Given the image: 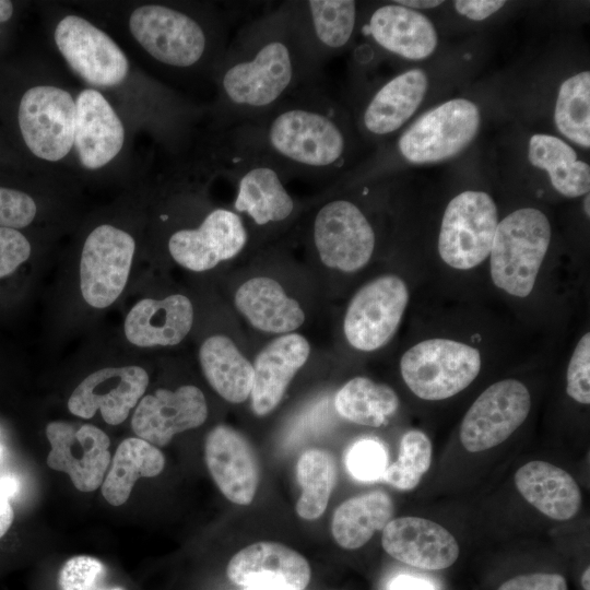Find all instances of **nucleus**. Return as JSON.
I'll list each match as a JSON object with an SVG mask.
<instances>
[{"instance_id": "nucleus-1", "label": "nucleus", "mask_w": 590, "mask_h": 590, "mask_svg": "<svg viewBox=\"0 0 590 590\" xmlns=\"http://www.w3.org/2000/svg\"><path fill=\"white\" fill-rule=\"evenodd\" d=\"M321 69L286 1L263 12L236 32L212 74L215 132L268 114L299 88L320 82Z\"/></svg>"}, {"instance_id": "nucleus-2", "label": "nucleus", "mask_w": 590, "mask_h": 590, "mask_svg": "<svg viewBox=\"0 0 590 590\" xmlns=\"http://www.w3.org/2000/svg\"><path fill=\"white\" fill-rule=\"evenodd\" d=\"M227 131L268 155L286 179L334 174L345 164L350 149L340 108L321 81L299 88L260 118Z\"/></svg>"}, {"instance_id": "nucleus-3", "label": "nucleus", "mask_w": 590, "mask_h": 590, "mask_svg": "<svg viewBox=\"0 0 590 590\" xmlns=\"http://www.w3.org/2000/svg\"><path fill=\"white\" fill-rule=\"evenodd\" d=\"M128 24L149 56L178 70L206 67L213 74L228 45L227 22L217 12L201 16L173 5L151 3L135 8Z\"/></svg>"}, {"instance_id": "nucleus-4", "label": "nucleus", "mask_w": 590, "mask_h": 590, "mask_svg": "<svg viewBox=\"0 0 590 590\" xmlns=\"http://www.w3.org/2000/svg\"><path fill=\"white\" fill-rule=\"evenodd\" d=\"M211 166L236 190L233 211L258 227L288 221L296 211L286 178L262 151L229 131L216 132ZM243 220V219H241Z\"/></svg>"}, {"instance_id": "nucleus-5", "label": "nucleus", "mask_w": 590, "mask_h": 590, "mask_svg": "<svg viewBox=\"0 0 590 590\" xmlns=\"http://www.w3.org/2000/svg\"><path fill=\"white\" fill-rule=\"evenodd\" d=\"M550 243L551 224L540 210L522 208L507 215L497 225L489 252L494 284L512 296L527 297Z\"/></svg>"}, {"instance_id": "nucleus-6", "label": "nucleus", "mask_w": 590, "mask_h": 590, "mask_svg": "<svg viewBox=\"0 0 590 590\" xmlns=\"http://www.w3.org/2000/svg\"><path fill=\"white\" fill-rule=\"evenodd\" d=\"M400 370L409 389L423 400L448 399L465 389L481 370L479 350L450 339H428L409 349Z\"/></svg>"}, {"instance_id": "nucleus-7", "label": "nucleus", "mask_w": 590, "mask_h": 590, "mask_svg": "<svg viewBox=\"0 0 590 590\" xmlns=\"http://www.w3.org/2000/svg\"><path fill=\"white\" fill-rule=\"evenodd\" d=\"M497 225V206L489 194L475 190L459 193L444 212L440 258L458 270L475 268L489 256Z\"/></svg>"}, {"instance_id": "nucleus-8", "label": "nucleus", "mask_w": 590, "mask_h": 590, "mask_svg": "<svg viewBox=\"0 0 590 590\" xmlns=\"http://www.w3.org/2000/svg\"><path fill=\"white\" fill-rule=\"evenodd\" d=\"M481 125L477 106L455 98L426 111L398 140V151L408 162L425 164L450 158L465 149Z\"/></svg>"}, {"instance_id": "nucleus-9", "label": "nucleus", "mask_w": 590, "mask_h": 590, "mask_svg": "<svg viewBox=\"0 0 590 590\" xmlns=\"http://www.w3.org/2000/svg\"><path fill=\"white\" fill-rule=\"evenodd\" d=\"M17 121L23 141L36 157L64 158L74 145L75 99L55 85H35L21 97Z\"/></svg>"}, {"instance_id": "nucleus-10", "label": "nucleus", "mask_w": 590, "mask_h": 590, "mask_svg": "<svg viewBox=\"0 0 590 590\" xmlns=\"http://www.w3.org/2000/svg\"><path fill=\"white\" fill-rule=\"evenodd\" d=\"M311 237L321 262L343 272L365 267L373 256L376 235L361 208L347 199L322 204L311 224Z\"/></svg>"}, {"instance_id": "nucleus-11", "label": "nucleus", "mask_w": 590, "mask_h": 590, "mask_svg": "<svg viewBox=\"0 0 590 590\" xmlns=\"http://www.w3.org/2000/svg\"><path fill=\"white\" fill-rule=\"evenodd\" d=\"M134 251L133 237L114 225L101 224L88 234L80 259V290L90 306L106 308L120 296Z\"/></svg>"}, {"instance_id": "nucleus-12", "label": "nucleus", "mask_w": 590, "mask_h": 590, "mask_svg": "<svg viewBox=\"0 0 590 590\" xmlns=\"http://www.w3.org/2000/svg\"><path fill=\"white\" fill-rule=\"evenodd\" d=\"M408 303L409 290L397 275H381L366 283L345 312L343 330L347 342L364 352L380 349L396 333Z\"/></svg>"}, {"instance_id": "nucleus-13", "label": "nucleus", "mask_w": 590, "mask_h": 590, "mask_svg": "<svg viewBox=\"0 0 590 590\" xmlns=\"http://www.w3.org/2000/svg\"><path fill=\"white\" fill-rule=\"evenodd\" d=\"M68 66L86 83L98 87L119 85L128 75L129 61L115 40L84 17H62L54 33Z\"/></svg>"}, {"instance_id": "nucleus-14", "label": "nucleus", "mask_w": 590, "mask_h": 590, "mask_svg": "<svg viewBox=\"0 0 590 590\" xmlns=\"http://www.w3.org/2000/svg\"><path fill=\"white\" fill-rule=\"evenodd\" d=\"M531 397L516 379L497 381L470 406L460 426V440L470 452L491 449L505 441L527 418Z\"/></svg>"}, {"instance_id": "nucleus-15", "label": "nucleus", "mask_w": 590, "mask_h": 590, "mask_svg": "<svg viewBox=\"0 0 590 590\" xmlns=\"http://www.w3.org/2000/svg\"><path fill=\"white\" fill-rule=\"evenodd\" d=\"M247 241L248 231L241 217L231 209L216 206L198 226L172 233L167 247L178 264L202 272L236 257Z\"/></svg>"}, {"instance_id": "nucleus-16", "label": "nucleus", "mask_w": 590, "mask_h": 590, "mask_svg": "<svg viewBox=\"0 0 590 590\" xmlns=\"http://www.w3.org/2000/svg\"><path fill=\"white\" fill-rule=\"evenodd\" d=\"M51 449L47 464L67 473L75 488L92 492L98 488L110 462V440L107 434L92 424L54 421L46 427Z\"/></svg>"}, {"instance_id": "nucleus-17", "label": "nucleus", "mask_w": 590, "mask_h": 590, "mask_svg": "<svg viewBox=\"0 0 590 590\" xmlns=\"http://www.w3.org/2000/svg\"><path fill=\"white\" fill-rule=\"evenodd\" d=\"M149 385V375L140 366L105 367L86 376L73 390L69 411L91 418L97 411L109 425L121 424L137 406Z\"/></svg>"}, {"instance_id": "nucleus-18", "label": "nucleus", "mask_w": 590, "mask_h": 590, "mask_svg": "<svg viewBox=\"0 0 590 590\" xmlns=\"http://www.w3.org/2000/svg\"><path fill=\"white\" fill-rule=\"evenodd\" d=\"M208 405L202 391L186 385L172 391L157 389L138 402L131 420L133 433L155 447L166 446L181 432L202 425Z\"/></svg>"}, {"instance_id": "nucleus-19", "label": "nucleus", "mask_w": 590, "mask_h": 590, "mask_svg": "<svg viewBox=\"0 0 590 590\" xmlns=\"http://www.w3.org/2000/svg\"><path fill=\"white\" fill-rule=\"evenodd\" d=\"M228 579L245 588L304 590L310 581L311 569L297 551L278 543L262 541L237 552L228 562Z\"/></svg>"}, {"instance_id": "nucleus-20", "label": "nucleus", "mask_w": 590, "mask_h": 590, "mask_svg": "<svg viewBox=\"0 0 590 590\" xmlns=\"http://www.w3.org/2000/svg\"><path fill=\"white\" fill-rule=\"evenodd\" d=\"M204 459L213 481L229 502L249 505L253 500L259 463L243 434L227 425L213 427L205 438Z\"/></svg>"}, {"instance_id": "nucleus-21", "label": "nucleus", "mask_w": 590, "mask_h": 590, "mask_svg": "<svg viewBox=\"0 0 590 590\" xmlns=\"http://www.w3.org/2000/svg\"><path fill=\"white\" fill-rule=\"evenodd\" d=\"M314 61L320 67L351 43L358 22L353 0L286 1Z\"/></svg>"}, {"instance_id": "nucleus-22", "label": "nucleus", "mask_w": 590, "mask_h": 590, "mask_svg": "<svg viewBox=\"0 0 590 590\" xmlns=\"http://www.w3.org/2000/svg\"><path fill=\"white\" fill-rule=\"evenodd\" d=\"M386 553L406 565L438 570L450 567L459 556V545L442 526L420 517H400L382 529Z\"/></svg>"}, {"instance_id": "nucleus-23", "label": "nucleus", "mask_w": 590, "mask_h": 590, "mask_svg": "<svg viewBox=\"0 0 590 590\" xmlns=\"http://www.w3.org/2000/svg\"><path fill=\"white\" fill-rule=\"evenodd\" d=\"M126 139L123 123L104 95L82 90L75 98L74 148L81 165L98 169L121 151Z\"/></svg>"}, {"instance_id": "nucleus-24", "label": "nucleus", "mask_w": 590, "mask_h": 590, "mask_svg": "<svg viewBox=\"0 0 590 590\" xmlns=\"http://www.w3.org/2000/svg\"><path fill=\"white\" fill-rule=\"evenodd\" d=\"M361 31L384 50L410 60L429 57L438 44L426 15L394 2L374 9Z\"/></svg>"}, {"instance_id": "nucleus-25", "label": "nucleus", "mask_w": 590, "mask_h": 590, "mask_svg": "<svg viewBox=\"0 0 590 590\" xmlns=\"http://www.w3.org/2000/svg\"><path fill=\"white\" fill-rule=\"evenodd\" d=\"M310 345L305 337L286 333L275 338L257 355L253 367L251 408L256 415L272 412L281 402L291 380L305 365Z\"/></svg>"}, {"instance_id": "nucleus-26", "label": "nucleus", "mask_w": 590, "mask_h": 590, "mask_svg": "<svg viewBox=\"0 0 590 590\" xmlns=\"http://www.w3.org/2000/svg\"><path fill=\"white\" fill-rule=\"evenodd\" d=\"M193 323L190 299L173 294L164 299L144 298L135 303L126 316L127 340L140 347L172 346L180 343Z\"/></svg>"}, {"instance_id": "nucleus-27", "label": "nucleus", "mask_w": 590, "mask_h": 590, "mask_svg": "<svg viewBox=\"0 0 590 590\" xmlns=\"http://www.w3.org/2000/svg\"><path fill=\"white\" fill-rule=\"evenodd\" d=\"M428 88L421 69L400 73L382 84L366 102L361 125L371 137H386L399 130L416 111Z\"/></svg>"}, {"instance_id": "nucleus-28", "label": "nucleus", "mask_w": 590, "mask_h": 590, "mask_svg": "<svg viewBox=\"0 0 590 590\" xmlns=\"http://www.w3.org/2000/svg\"><path fill=\"white\" fill-rule=\"evenodd\" d=\"M515 484L529 504L554 520H568L580 508L577 482L568 472L548 462L523 464L515 474Z\"/></svg>"}, {"instance_id": "nucleus-29", "label": "nucleus", "mask_w": 590, "mask_h": 590, "mask_svg": "<svg viewBox=\"0 0 590 590\" xmlns=\"http://www.w3.org/2000/svg\"><path fill=\"white\" fill-rule=\"evenodd\" d=\"M235 306L252 327L264 332L286 334L305 320L298 302L290 298L280 283L267 276L243 283L236 291Z\"/></svg>"}, {"instance_id": "nucleus-30", "label": "nucleus", "mask_w": 590, "mask_h": 590, "mask_svg": "<svg viewBox=\"0 0 590 590\" xmlns=\"http://www.w3.org/2000/svg\"><path fill=\"white\" fill-rule=\"evenodd\" d=\"M199 361L205 379L223 399L231 403L248 399L253 367L228 337L208 338L200 346Z\"/></svg>"}, {"instance_id": "nucleus-31", "label": "nucleus", "mask_w": 590, "mask_h": 590, "mask_svg": "<svg viewBox=\"0 0 590 590\" xmlns=\"http://www.w3.org/2000/svg\"><path fill=\"white\" fill-rule=\"evenodd\" d=\"M393 512V502L384 491L377 489L351 497L333 514L332 535L345 550L359 548L376 531L385 528Z\"/></svg>"}, {"instance_id": "nucleus-32", "label": "nucleus", "mask_w": 590, "mask_h": 590, "mask_svg": "<svg viewBox=\"0 0 590 590\" xmlns=\"http://www.w3.org/2000/svg\"><path fill=\"white\" fill-rule=\"evenodd\" d=\"M530 163L547 173L554 189L568 198L587 194L590 189V167L579 161L575 150L562 139L543 133L529 141Z\"/></svg>"}, {"instance_id": "nucleus-33", "label": "nucleus", "mask_w": 590, "mask_h": 590, "mask_svg": "<svg viewBox=\"0 0 590 590\" xmlns=\"http://www.w3.org/2000/svg\"><path fill=\"white\" fill-rule=\"evenodd\" d=\"M164 465L165 458L157 447L139 437L127 438L116 450L102 483V494L110 505L120 506L128 500L139 477L156 476Z\"/></svg>"}, {"instance_id": "nucleus-34", "label": "nucleus", "mask_w": 590, "mask_h": 590, "mask_svg": "<svg viewBox=\"0 0 590 590\" xmlns=\"http://www.w3.org/2000/svg\"><path fill=\"white\" fill-rule=\"evenodd\" d=\"M399 404L392 388L366 377L349 380L334 398L335 410L343 418L370 427L384 425Z\"/></svg>"}, {"instance_id": "nucleus-35", "label": "nucleus", "mask_w": 590, "mask_h": 590, "mask_svg": "<svg viewBox=\"0 0 590 590\" xmlns=\"http://www.w3.org/2000/svg\"><path fill=\"white\" fill-rule=\"evenodd\" d=\"M296 477L302 489L296 512L303 519L315 520L326 511L335 485L337 464L333 456L318 448L305 450L296 463Z\"/></svg>"}, {"instance_id": "nucleus-36", "label": "nucleus", "mask_w": 590, "mask_h": 590, "mask_svg": "<svg viewBox=\"0 0 590 590\" xmlns=\"http://www.w3.org/2000/svg\"><path fill=\"white\" fill-rule=\"evenodd\" d=\"M554 120L571 142L590 146V73L582 71L565 80L557 94Z\"/></svg>"}, {"instance_id": "nucleus-37", "label": "nucleus", "mask_w": 590, "mask_h": 590, "mask_svg": "<svg viewBox=\"0 0 590 590\" xmlns=\"http://www.w3.org/2000/svg\"><path fill=\"white\" fill-rule=\"evenodd\" d=\"M430 460L429 438L421 430H409L401 438L397 461L387 467L381 480L397 489L411 491L428 471Z\"/></svg>"}, {"instance_id": "nucleus-38", "label": "nucleus", "mask_w": 590, "mask_h": 590, "mask_svg": "<svg viewBox=\"0 0 590 590\" xmlns=\"http://www.w3.org/2000/svg\"><path fill=\"white\" fill-rule=\"evenodd\" d=\"M345 464L354 479L363 482L378 481L388 467V453L382 444L363 439L349 449Z\"/></svg>"}, {"instance_id": "nucleus-39", "label": "nucleus", "mask_w": 590, "mask_h": 590, "mask_svg": "<svg viewBox=\"0 0 590 590\" xmlns=\"http://www.w3.org/2000/svg\"><path fill=\"white\" fill-rule=\"evenodd\" d=\"M107 570L97 558L78 555L69 558L58 576L60 590H97L104 586Z\"/></svg>"}, {"instance_id": "nucleus-40", "label": "nucleus", "mask_w": 590, "mask_h": 590, "mask_svg": "<svg viewBox=\"0 0 590 590\" xmlns=\"http://www.w3.org/2000/svg\"><path fill=\"white\" fill-rule=\"evenodd\" d=\"M567 394L581 404L590 403V333L577 343L567 368Z\"/></svg>"}, {"instance_id": "nucleus-41", "label": "nucleus", "mask_w": 590, "mask_h": 590, "mask_svg": "<svg viewBox=\"0 0 590 590\" xmlns=\"http://www.w3.org/2000/svg\"><path fill=\"white\" fill-rule=\"evenodd\" d=\"M37 205L34 199L20 190L0 187V227L23 228L35 219Z\"/></svg>"}, {"instance_id": "nucleus-42", "label": "nucleus", "mask_w": 590, "mask_h": 590, "mask_svg": "<svg viewBox=\"0 0 590 590\" xmlns=\"http://www.w3.org/2000/svg\"><path fill=\"white\" fill-rule=\"evenodd\" d=\"M31 252L28 239L19 229L0 227V279L13 273Z\"/></svg>"}, {"instance_id": "nucleus-43", "label": "nucleus", "mask_w": 590, "mask_h": 590, "mask_svg": "<svg viewBox=\"0 0 590 590\" xmlns=\"http://www.w3.org/2000/svg\"><path fill=\"white\" fill-rule=\"evenodd\" d=\"M497 590H567V582L558 574L535 573L514 577Z\"/></svg>"}, {"instance_id": "nucleus-44", "label": "nucleus", "mask_w": 590, "mask_h": 590, "mask_svg": "<svg viewBox=\"0 0 590 590\" xmlns=\"http://www.w3.org/2000/svg\"><path fill=\"white\" fill-rule=\"evenodd\" d=\"M506 4L504 0H457L455 8L458 13L473 21H483L500 10Z\"/></svg>"}, {"instance_id": "nucleus-45", "label": "nucleus", "mask_w": 590, "mask_h": 590, "mask_svg": "<svg viewBox=\"0 0 590 590\" xmlns=\"http://www.w3.org/2000/svg\"><path fill=\"white\" fill-rule=\"evenodd\" d=\"M390 590H434V588L425 579L403 575L391 582Z\"/></svg>"}, {"instance_id": "nucleus-46", "label": "nucleus", "mask_w": 590, "mask_h": 590, "mask_svg": "<svg viewBox=\"0 0 590 590\" xmlns=\"http://www.w3.org/2000/svg\"><path fill=\"white\" fill-rule=\"evenodd\" d=\"M13 518L14 515L10 499L0 489V539L10 529Z\"/></svg>"}, {"instance_id": "nucleus-47", "label": "nucleus", "mask_w": 590, "mask_h": 590, "mask_svg": "<svg viewBox=\"0 0 590 590\" xmlns=\"http://www.w3.org/2000/svg\"><path fill=\"white\" fill-rule=\"evenodd\" d=\"M397 4L403 5L405 8L412 9V10H420V9H432L439 4H441L444 1H437V0H398L393 1Z\"/></svg>"}, {"instance_id": "nucleus-48", "label": "nucleus", "mask_w": 590, "mask_h": 590, "mask_svg": "<svg viewBox=\"0 0 590 590\" xmlns=\"http://www.w3.org/2000/svg\"><path fill=\"white\" fill-rule=\"evenodd\" d=\"M0 489L10 499L19 491V483L12 475H3L0 477Z\"/></svg>"}, {"instance_id": "nucleus-49", "label": "nucleus", "mask_w": 590, "mask_h": 590, "mask_svg": "<svg viewBox=\"0 0 590 590\" xmlns=\"http://www.w3.org/2000/svg\"><path fill=\"white\" fill-rule=\"evenodd\" d=\"M13 3L9 0H0V23L9 21L13 15Z\"/></svg>"}, {"instance_id": "nucleus-50", "label": "nucleus", "mask_w": 590, "mask_h": 590, "mask_svg": "<svg viewBox=\"0 0 590 590\" xmlns=\"http://www.w3.org/2000/svg\"><path fill=\"white\" fill-rule=\"evenodd\" d=\"M590 568L585 569L581 576V586L583 590H590Z\"/></svg>"}, {"instance_id": "nucleus-51", "label": "nucleus", "mask_w": 590, "mask_h": 590, "mask_svg": "<svg viewBox=\"0 0 590 590\" xmlns=\"http://www.w3.org/2000/svg\"><path fill=\"white\" fill-rule=\"evenodd\" d=\"M589 201H590V197H589V193H587L586 197H585V201H583V209H585V212H586L587 216H589V214H590Z\"/></svg>"}, {"instance_id": "nucleus-52", "label": "nucleus", "mask_w": 590, "mask_h": 590, "mask_svg": "<svg viewBox=\"0 0 590 590\" xmlns=\"http://www.w3.org/2000/svg\"><path fill=\"white\" fill-rule=\"evenodd\" d=\"M97 590H123V589L120 588V587H106V586H103Z\"/></svg>"}, {"instance_id": "nucleus-53", "label": "nucleus", "mask_w": 590, "mask_h": 590, "mask_svg": "<svg viewBox=\"0 0 590 590\" xmlns=\"http://www.w3.org/2000/svg\"><path fill=\"white\" fill-rule=\"evenodd\" d=\"M247 590H281V589H272V588H248Z\"/></svg>"}, {"instance_id": "nucleus-54", "label": "nucleus", "mask_w": 590, "mask_h": 590, "mask_svg": "<svg viewBox=\"0 0 590 590\" xmlns=\"http://www.w3.org/2000/svg\"><path fill=\"white\" fill-rule=\"evenodd\" d=\"M1 453H2V448H1V446H0V457H1Z\"/></svg>"}]
</instances>
